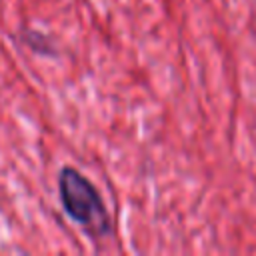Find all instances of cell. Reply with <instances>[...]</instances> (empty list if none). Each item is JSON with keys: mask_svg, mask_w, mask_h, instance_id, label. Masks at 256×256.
Returning <instances> with one entry per match:
<instances>
[{"mask_svg": "<svg viewBox=\"0 0 256 256\" xmlns=\"http://www.w3.org/2000/svg\"><path fill=\"white\" fill-rule=\"evenodd\" d=\"M58 194L64 212L92 238L112 232V220L96 186L76 168L64 166L58 176Z\"/></svg>", "mask_w": 256, "mask_h": 256, "instance_id": "6da1fadb", "label": "cell"}]
</instances>
